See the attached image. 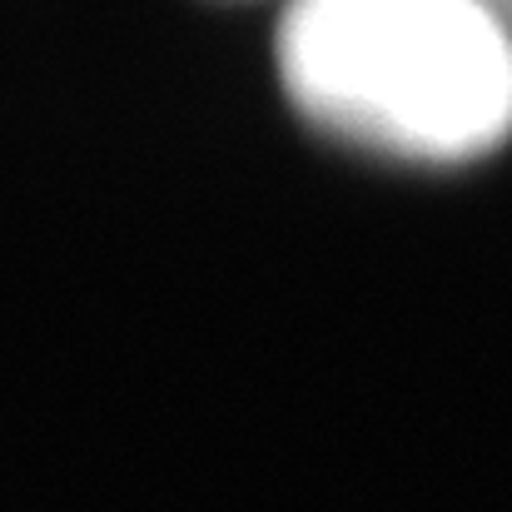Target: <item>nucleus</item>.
I'll return each instance as SVG.
<instances>
[{
  "label": "nucleus",
  "mask_w": 512,
  "mask_h": 512,
  "mask_svg": "<svg viewBox=\"0 0 512 512\" xmlns=\"http://www.w3.org/2000/svg\"><path fill=\"white\" fill-rule=\"evenodd\" d=\"M294 105L348 145L453 165L512 135V35L493 0H294Z\"/></svg>",
  "instance_id": "1"
},
{
  "label": "nucleus",
  "mask_w": 512,
  "mask_h": 512,
  "mask_svg": "<svg viewBox=\"0 0 512 512\" xmlns=\"http://www.w3.org/2000/svg\"><path fill=\"white\" fill-rule=\"evenodd\" d=\"M503 5H508V10H512V0H503Z\"/></svg>",
  "instance_id": "2"
}]
</instances>
